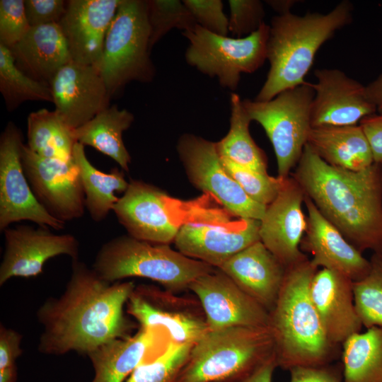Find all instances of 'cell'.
<instances>
[{
    "mask_svg": "<svg viewBox=\"0 0 382 382\" xmlns=\"http://www.w3.org/2000/svg\"><path fill=\"white\" fill-rule=\"evenodd\" d=\"M228 31L234 37L247 36L265 23V11L259 0H230Z\"/></svg>",
    "mask_w": 382,
    "mask_h": 382,
    "instance_id": "obj_38",
    "label": "cell"
},
{
    "mask_svg": "<svg viewBox=\"0 0 382 382\" xmlns=\"http://www.w3.org/2000/svg\"><path fill=\"white\" fill-rule=\"evenodd\" d=\"M151 50L146 0H122L96 66L111 97L132 81L153 80L156 69Z\"/></svg>",
    "mask_w": 382,
    "mask_h": 382,
    "instance_id": "obj_7",
    "label": "cell"
},
{
    "mask_svg": "<svg viewBox=\"0 0 382 382\" xmlns=\"http://www.w3.org/2000/svg\"><path fill=\"white\" fill-rule=\"evenodd\" d=\"M359 125L369 141L374 163H382V114L365 117Z\"/></svg>",
    "mask_w": 382,
    "mask_h": 382,
    "instance_id": "obj_44",
    "label": "cell"
},
{
    "mask_svg": "<svg viewBox=\"0 0 382 382\" xmlns=\"http://www.w3.org/2000/svg\"><path fill=\"white\" fill-rule=\"evenodd\" d=\"M28 147L47 158L73 159L76 140L71 129L58 112L42 108L32 112L27 119Z\"/></svg>",
    "mask_w": 382,
    "mask_h": 382,
    "instance_id": "obj_32",
    "label": "cell"
},
{
    "mask_svg": "<svg viewBox=\"0 0 382 382\" xmlns=\"http://www.w3.org/2000/svg\"><path fill=\"white\" fill-rule=\"evenodd\" d=\"M267 4L270 5L278 14H284L290 11V8L295 4V1L290 0H270L266 1Z\"/></svg>",
    "mask_w": 382,
    "mask_h": 382,
    "instance_id": "obj_47",
    "label": "cell"
},
{
    "mask_svg": "<svg viewBox=\"0 0 382 382\" xmlns=\"http://www.w3.org/2000/svg\"><path fill=\"white\" fill-rule=\"evenodd\" d=\"M217 269L270 313L278 298L286 267L259 241Z\"/></svg>",
    "mask_w": 382,
    "mask_h": 382,
    "instance_id": "obj_23",
    "label": "cell"
},
{
    "mask_svg": "<svg viewBox=\"0 0 382 382\" xmlns=\"http://www.w3.org/2000/svg\"><path fill=\"white\" fill-rule=\"evenodd\" d=\"M353 6L342 1L326 13L291 12L271 20L267 43L270 69L254 100L267 101L281 92L304 83L319 48L352 21Z\"/></svg>",
    "mask_w": 382,
    "mask_h": 382,
    "instance_id": "obj_4",
    "label": "cell"
},
{
    "mask_svg": "<svg viewBox=\"0 0 382 382\" xmlns=\"http://www.w3.org/2000/svg\"><path fill=\"white\" fill-rule=\"evenodd\" d=\"M353 282L337 271L321 268L314 274L310 286L325 332L338 346L363 328L355 307Z\"/></svg>",
    "mask_w": 382,
    "mask_h": 382,
    "instance_id": "obj_22",
    "label": "cell"
},
{
    "mask_svg": "<svg viewBox=\"0 0 382 382\" xmlns=\"http://www.w3.org/2000/svg\"><path fill=\"white\" fill-rule=\"evenodd\" d=\"M221 163L232 178L254 201L268 206L278 195L285 179L262 173L221 157Z\"/></svg>",
    "mask_w": 382,
    "mask_h": 382,
    "instance_id": "obj_37",
    "label": "cell"
},
{
    "mask_svg": "<svg viewBox=\"0 0 382 382\" xmlns=\"http://www.w3.org/2000/svg\"><path fill=\"white\" fill-rule=\"evenodd\" d=\"M304 204L307 210V229L301 243V251L312 255L311 261L318 268L337 271L353 282L364 277L370 270L369 260L324 217L306 195Z\"/></svg>",
    "mask_w": 382,
    "mask_h": 382,
    "instance_id": "obj_21",
    "label": "cell"
},
{
    "mask_svg": "<svg viewBox=\"0 0 382 382\" xmlns=\"http://www.w3.org/2000/svg\"><path fill=\"white\" fill-rule=\"evenodd\" d=\"M260 224L259 220L245 219L228 223H186L173 242L182 254L218 268L260 241Z\"/></svg>",
    "mask_w": 382,
    "mask_h": 382,
    "instance_id": "obj_19",
    "label": "cell"
},
{
    "mask_svg": "<svg viewBox=\"0 0 382 382\" xmlns=\"http://www.w3.org/2000/svg\"><path fill=\"white\" fill-rule=\"evenodd\" d=\"M5 250L0 265V286L13 277L30 278L43 272L45 262L58 255L79 260V244L71 234H55L47 227L21 225L4 231Z\"/></svg>",
    "mask_w": 382,
    "mask_h": 382,
    "instance_id": "obj_14",
    "label": "cell"
},
{
    "mask_svg": "<svg viewBox=\"0 0 382 382\" xmlns=\"http://www.w3.org/2000/svg\"><path fill=\"white\" fill-rule=\"evenodd\" d=\"M30 28L24 0L0 1V44L11 49Z\"/></svg>",
    "mask_w": 382,
    "mask_h": 382,
    "instance_id": "obj_39",
    "label": "cell"
},
{
    "mask_svg": "<svg viewBox=\"0 0 382 382\" xmlns=\"http://www.w3.org/2000/svg\"><path fill=\"white\" fill-rule=\"evenodd\" d=\"M307 144L324 161L337 168L358 171L374 163L359 125L312 127Z\"/></svg>",
    "mask_w": 382,
    "mask_h": 382,
    "instance_id": "obj_27",
    "label": "cell"
},
{
    "mask_svg": "<svg viewBox=\"0 0 382 382\" xmlns=\"http://www.w3.org/2000/svg\"><path fill=\"white\" fill-rule=\"evenodd\" d=\"M23 139L21 131L12 122H8L0 137V231L21 221L61 230L65 223L40 204L25 176L21 161Z\"/></svg>",
    "mask_w": 382,
    "mask_h": 382,
    "instance_id": "obj_11",
    "label": "cell"
},
{
    "mask_svg": "<svg viewBox=\"0 0 382 382\" xmlns=\"http://www.w3.org/2000/svg\"><path fill=\"white\" fill-rule=\"evenodd\" d=\"M146 5L151 49L172 29L184 32L197 25L183 1L146 0Z\"/></svg>",
    "mask_w": 382,
    "mask_h": 382,
    "instance_id": "obj_36",
    "label": "cell"
},
{
    "mask_svg": "<svg viewBox=\"0 0 382 382\" xmlns=\"http://www.w3.org/2000/svg\"><path fill=\"white\" fill-rule=\"evenodd\" d=\"M318 268L308 257L286 267L270 313L277 367L319 366L332 363L338 345L328 338L312 301L310 286Z\"/></svg>",
    "mask_w": 382,
    "mask_h": 382,
    "instance_id": "obj_3",
    "label": "cell"
},
{
    "mask_svg": "<svg viewBox=\"0 0 382 382\" xmlns=\"http://www.w3.org/2000/svg\"><path fill=\"white\" fill-rule=\"evenodd\" d=\"M160 329L139 327L134 334L105 343L87 354L94 370L91 382H125L160 342Z\"/></svg>",
    "mask_w": 382,
    "mask_h": 382,
    "instance_id": "obj_26",
    "label": "cell"
},
{
    "mask_svg": "<svg viewBox=\"0 0 382 382\" xmlns=\"http://www.w3.org/2000/svg\"><path fill=\"white\" fill-rule=\"evenodd\" d=\"M274 356L270 328L208 330L191 349L175 382H235Z\"/></svg>",
    "mask_w": 382,
    "mask_h": 382,
    "instance_id": "obj_5",
    "label": "cell"
},
{
    "mask_svg": "<svg viewBox=\"0 0 382 382\" xmlns=\"http://www.w3.org/2000/svg\"><path fill=\"white\" fill-rule=\"evenodd\" d=\"M365 90L368 99L376 106L377 112L382 114V73L365 86Z\"/></svg>",
    "mask_w": 382,
    "mask_h": 382,
    "instance_id": "obj_46",
    "label": "cell"
},
{
    "mask_svg": "<svg viewBox=\"0 0 382 382\" xmlns=\"http://www.w3.org/2000/svg\"><path fill=\"white\" fill-rule=\"evenodd\" d=\"M126 310L139 327L163 330L176 343L194 345L208 330L205 319L163 306L150 286L136 287Z\"/></svg>",
    "mask_w": 382,
    "mask_h": 382,
    "instance_id": "obj_25",
    "label": "cell"
},
{
    "mask_svg": "<svg viewBox=\"0 0 382 382\" xmlns=\"http://www.w3.org/2000/svg\"><path fill=\"white\" fill-rule=\"evenodd\" d=\"M277 367L275 356H273L250 374L235 382H272L273 373Z\"/></svg>",
    "mask_w": 382,
    "mask_h": 382,
    "instance_id": "obj_45",
    "label": "cell"
},
{
    "mask_svg": "<svg viewBox=\"0 0 382 382\" xmlns=\"http://www.w3.org/2000/svg\"><path fill=\"white\" fill-rule=\"evenodd\" d=\"M10 50L23 72L48 85L57 71L71 61L66 40L57 23L30 27Z\"/></svg>",
    "mask_w": 382,
    "mask_h": 382,
    "instance_id": "obj_24",
    "label": "cell"
},
{
    "mask_svg": "<svg viewBox=\"0 0 382 382\" xmlns=\"http://www.w3.org/2000/svg\"><path fill=\"white\" fill-rule=\"evenodd\" d=\"M370 270L353 282L354 303L363 327L382 328V250L373 252Z\"/></svg>",
    "mask_w": 382,
    "mask_h": 382,
    "instance_id": "obj_34",
    "label": "cell"
},
{
    "mask_svg": "<svg viewBox=\"0 0 382 382\" xmlns=\"http://www.w3.org/2000/svg\"><path fill=\"white\" fill-rule=\"evenodd\" d=\"M342 347L343 382H382V328L356 333Z\"/></svg>",
    "mask_w": 382,
    "mask_h": 382,
    "instance_id": "obj_31",
    "label": "cell"
},
{
    "mask_svg": "<svg viewBox=\"0 0 382 382\" xmlns=\"http://www.w3.org/2000/svg\"><path fill=\"white\" fill-rule=\"evenodd\" d=\"M134 120V115L129 110L113 105L73 129V136L76 142L93 147L113 159L122 170L128 172L131 156L125 146L122 135Z\"/></svg>",
    "mask_w": 382,
    "mask_h": 382,
    "instance_id": "obj_28",
    "label": "cell"
},
{
    "mask_svg": "<svg viewBox=\"0 0 382 382\" xmlns=\"http://www.w3.org/2000/svg\"><path fill=\"white\" fill-rule=\"evenodd\" d=\"M289 371V382H343L342 365L296 366Z\"/></svg>",
    "mask_w": 382,
    "mask_h": 382,
    "instance_id": "obj_43",
    "label": "cell"
},
{
    "mask_svg": "<svg viewBox=\"0 0 382 382\" xmlns=\"http://www.w3.org/2000/svg\"><path fill=\"white\" fill-rule=\"evenodd\" d=\"M314 94L312 83L305 82L270 100H243L250 120L262 127L272 145L280 178L289 177L307 144Z\"/></svg>",
    "mask_w": 382,
    "mask_h": 382,
    "instance_id": "obj_8",
    "label": "cell"
},
{
    "mask_svg": "<svg viewBox=\"0 0 382 382\" xmlns=\"http://www.w3.org/2000/svg\"><path fill=\"white\" fill-rule=\"evenodd\" d=\"M0 91L12 111L28 100L53 102L48 84L36 81L16 65L11 50L0 44Z\"/></svg>",
    "mask_w": 382,
    "mask_h": 382,
    "instance_id": "obj_33",
    "label": "cell"
},
{
    "mask_svg": "<svg viewBox=\"0 0 382 382\" xmlns=\"http://www.w3.org/2000/svg\"><path fill=\"white\" fill-rule=\"evenodd\" d=\"M291 177L359 251L382 250V163L358 171L337 168L306 144Z\"/></svg>",
    "mask_w": 382,
    "mask_h": 382,
    "instance_id": "obj_2",
    "label": "cell"
},
{
    "mask_svg": "<svg viewBox=\"0 0 382 382\" xmlns=\"http://www.w3.org/2000/svg\"><path fill=\"white\" fill-rule=\"evenodd\" d=\"M196 23L213 33L227 36L228 18L221 0H183Z\"/></svg>",
    "mask_w": 382,
    "mask_h": 382,
    "instance_id": "obj_40",
    "label": "cell"
},
{
    "mask_svg": "<svg viewBox=\"0 0 382 382\" xmlns=\"http://www.w3.org/2000/svg\"><path fill=\"white\" fill-rule=\"evenodd\" d=\"M28 22L30 27L59 23L66 6L64 0H24Z\"/></svg>",
    "mask_w": 382,
    "mask_h": 382,
    "instance_id": "obj_42",
    "label": "cell"
},
{
    "mask_svg": "<svg viewBox=\"0 0 382 382\" xmlns=\"http://www.w3.org/2000/svg\"><path fill=\"white\" fill-rule=\"evenodd\" d=\"M304 196L299 183L291 176L286 178L260 221V241L285 267L308 258L300 248L307 229Z\"/></svg>",
    "mask_w": 382,
    "mask_h": 382,
    "instance_id": "obj_16",
    "label": "cell"
},
{
    "mask_svg": "<svg viewBox=\"0 0 382 382\" xmlns=\"http://www.w3.org/2000/svg\"><path fill=\"white\" fill-rule=\"evenodd\" d=\"M55 110L72 129L108 108L111 96L98 69L71 61L49 83Z\"/></svg>",
    "mask_w": 382,
    "mask_h": 382,
    "instance_id": "obj_18",
    "label": "cell"
},
{
    "mask_svg": "<svg viewBox=\"0 0 382 382\" xmlns=\"http://www.w3.org/2000/svg\"><path fill=\"white\" fill-rule=\"evenodd\" d=\"M135 288L132 281H105L83 262L71 260L64 291L47 298L36 311L42 327L38 352L87 356L105 343L132 335L134 325L125 309Z\"/></svg>",
    "mask_w": 382,
    "mask_h": 382,
    "instance_id": "obj_1",
    "label": "cell"
},
{
    "mask_svg": "<svg viewBox=\"0 0 382 382\" xmlns=\"http://www.w3.org/2000/svg\"><path fill=\"white\" fill-rule=\"evenodd\" d=\"M177 151L190 182L213 196L224 209L238 219L260 221L266 206L252 199L224 168L216 142L183 134Z\"/></svg>",
    "mask_w": 382,
    "mask_h": 382,
    "instance_id": "obj_10",
    "label": "cell"
},
{
    "mask_svg": "<svg viewBox=\"0 0 382 382\" xmlns=\"http://www.w3.org/2000/svg\"><path fill=\"white\" fill-rule=\"evenodd\" d=\"M122 0H69L59 22L71 60L96 66L108 28Z\"/></svg>",
    "mask_w": 382,
    "mask_h": 382,
    "instance_id": "obj_20",
    "label": "cell"
},
{
    "mask_svg": "<svg viewBox=\"0 0 382 382\" xmlns=\"http://www.w3.org/2000/svg\"><path fill=\"white\" fill-rule=\"evenodd\" d=\"M188 289L201 303L208 330L270 328V313L219 269L197 278Z\"/></svg>",
    "mask_w": 382,
    "mask_h": 382,
    "instance_id": "obj_15",
    "label": "cell"
},
{
    "mask_svg": "<svg viewBox=\"0 0 382 382\" xmlns=\"http://www.w3.org/2000/svg\"><path fill=\"white\" fill-rule=\"evenodd\" d=\"M230 126L226 135L216 142L220 157L255 171L267 173V158L252 138L251 122L236 93L230 96Z\"/></svg>",
    "mask_w": 382,
    "mask_h": 382,
    "instance_id": "obj_30",
    "label": "cell"
},
{
    "mask_svg": "<svg viewBox=\"0 0 382 382\" xmlns=\"http://www.w3.org/2000/svg\"><path fill=\"white\" fill-rule=\"evenodd\" d=\"M73 158L79 169L86 209L93 221H101L113 210L119 199L115 192H125L129 182L117 168L108 173L98 170L87 158L84 146L79 142L74 146Z\"/></svg>",
    "mask_w": 382,
    "mask_h": 382,
    "instance_id": "obj_29",
    "label": "cell"
},
{
    "mask_svg": "<svg viewBox=\"0 0 382 382\" xmlns=\"http://www.w3.org/2000/svg\"><path fill=\"white\" fill-rule=\"evenodd\" d=\"M22 335L0 324V382L17 381L18 358L22 354Z\"/></svg>",
    "mask_w": 382,
    "mask_h": 382,
    "instance_id": "obj_41",
    "label": "cell"
},
{
    "mask_svg": "<svg viewBox=\"0 0 382 382\" xmlns=\"http://www.w3.org/2000/svg\"><path fill=\"white\" fill-rule=\"evenodd\" d=\"M91 267L109 282L143 277L171 291L188 288L197 278L214 270L205 262L174 250L168 244L151 243L128 234L105 243Z\"/></svg>",
    "mask_w": 382,
    "mask_h": 382,
    "instance_id": "obj_6",
    "label": "cell"
},
{
    "mask_svg": "<svg viewBox=\"0 0 382 382\" xmlns=\"http://www.w3.org/2000/svg\"><path fill=\"white\" fill-rule=\"evenodd\" d=\"M192 345L169 340L162 351L141 363L125 382H175Z\"/></svg>",
    "mask_w": 382,
    "mask_h": 382,
    "instance_id": "obj_35",
    "label": "cell"
},
{
    "mask_svg": "<svg viewBox=\"0 0 382 382\" xmlns=\"http://www.w3.org/2000/svg\"><path fill=\"white\" fill-rule=\"evenodd\" d=\"M312 83L314 97L311 108L312 127L357 125L376 113L368 99L365 86L337 69H317Z\"/></svg>",
    "mask_w": 382,
    "mask_h": 382,
    "instance_id": "obj_17",
    "label": "cell"
},
{
    "mask_svg": "<svg viewBox=\"0 0 382 382\" xmlns=\"http://www.w3.org/2000/svg\"><path fill=\"white\" fill-rule=\"evenodd\" d=\"M175 202L156 187L131 180L113 212L127 234L157 244H169L183 224L173 213Z\"/></svg>",
    "mask_w": 382,
    "mask_h": 382,
    "instance_id": "obj_13",
    "label": "cell"
},
{
    "mask_svg": "<svg viewBox=\"0 0 382 382\" xmlns=\"http://www.w3.org/2000/svg\"><path fill=\"white\" fill-rule=\"evenodd\" d=\"M21 161L35 197L50 215L64 223L83 215L85 195L74 158L41 156L23 144Z\"/></svg>",
    "mask_w": 382,
    "mask_h": 382,
    "instance_id": "obj_12",
    "label": "cell"
},
{
    "mask_svg": "<svg viewBox=\"0 0 382 382\" xmlns=\"http://www.w3.org/2000/svg\"><path fill=\"white\" fill-rule=\"evenodd\" d=\"M270 25L243 37L213 33L199 25L182 32L189 45L185 52L186 62L202 74L216 78L220 86L236 91L241 74H251L267 59Z\"/></svg>",
    "mask_w": 382,
    "mask_h": 382,
    "instance_id": "obj_9",
    "label": "cell"
}]
</instances>
